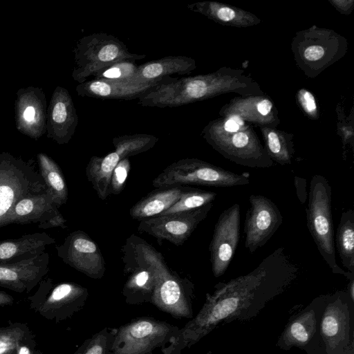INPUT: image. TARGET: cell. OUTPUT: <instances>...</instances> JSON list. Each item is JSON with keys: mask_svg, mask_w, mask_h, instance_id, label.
I'll list each match as a JSON object with an SVG mask.
<instances>
[{"mask_svg": "<svg viewBox=\"0 0 354 354\" xmlns=\"http://www.w3.org/2000/svg\"><path fill=\"white\" fill-rule=\"evenodd\" d=\"M299 267L280 247L250 272L215 286L198 315L180 328L183 345L189 347L221 321L243 315L251 307H261L297 278Z\"/></svg>", "mask_w": 354, "mask_h": 354, "instance_id": "6da1fadb", "label": "cell"}, {"mask_svg": "<svg viewBox=\"0 0 354 354\" xmlns=\"http://www.w3.org/2000/svg\"><path fill=\"white\" fill-rule=\"evenodd\" d=\"M152 269L155 288L152 304L177 318L192 316L193 284L167 266L163 255L145 239L131 234L125 243Z\"/></svg>", "mask_w": 354, "mask_h": 354, "instance_id": "7a4b0ae2", "label": "cell"}, {"mask_svg": "<svg viewBox=\"0 0 354 354\" xmlns=\"http://www.w3.org/2000/svg\"><path fill=\"white\" fill-rule=\"evenodd\" d=\"M180 328L151 317H139L115 328L107 354H180Z\"/></svg>", "mask_w": 354, "mask_h": 354, "instance_id": "3957f363", "label": "cell"}, {"mask_svg": "<svg viewBox=\"0 0 354 354\" xmlns=\"http://www.w3.org/2000/svg\"><path fill=\"white\" fill-rule=\"evenodd\" d=\"M306 209L307 227L319 254L333 274L354 279V274L346 272L337 263L332 214V188L327 179L319 174L310 180Z\"/></svg>", "mask_w": 354, "mask_h": 354, "instance_id": "277c9868", "label": "cell"}, {"mask_svg": "<svg viewBox=\"0 0 354 354\" xmlns=\"http://www.w3.org/2000/svg\"><path fill=\"white\" fill-rule=\"evenodd\" d=\"M226 88L224 73L220 70L163 83L139 97L138 103L159 108L180 106L222 93Z\"/></svg>", "mask_w": 354, "mask_h": 354, "instance_id": "5b68a950", "label": "cell"}, {"mask_svg": "<svg viewBox=\"0 0 354 354\" xmlns=\"http://www.w3.org/2000/svg\"><path fill=\"white\" fill-rule=\"evenodd\" d=\"M248 172L234 173L197 158H183L174 162L152 181L156 188L195 185L228 187L250 183Z\"/></svg>", "mask_w": 354, "mask_h": 354, "instance_id": "8992f818", "label": "cell"}, {"mask_svg": "<svg viewBox=\"0 0 354 354\" xmlns=\"http://www.w3.org/2000/svg\"><path fill=\"white\" fill-rule=\"evenodd\" d=\"M75 80L82 84L97 71L118 62L144 59L129 51L126 44L112 35L93 33L80 39L75 50Z\"/></svg>", "mask_w": 354, "mask_h": 354, "instance_id": "52a82bcc", "label": "cell"}, {"mask_svg": "<svg viewBox=\"0 0 354 354\" xmlns=\"http://www.w3.org/2000/svg\"><path fill=\"white\" fill-rule=\"evenodd\" d=\"M36 292L27 299L30 308L47 320L59 323L80 311L86 304V288L73 282L55 284L50 277L41 279Z\"/></svg>", "mask_w": 354, "mask_h": 354, "instance_id": "ba28073f", "label": "cell"}, {"mask_svg": "<svg viewBox=\"0 0 354 354\" xmlns=\"http://www.w3.org/2000/svg\"><path fill=\"white\" fill-rule=\"evenodd\" d=\"M203 134L215 150L236 164L252 168H269L274 165L266 149L249 130L228 133L216 120L205 127Z\"/></svg>", "mask_w": 354, "mask_h": 354, "instance_id": "9c48e42d", "label": "cell"}, {"mask_svg": "<svg viewBox=\"0 0 354 354\" xmlns=\"http://www.w3.org/2000/svg\"><path fill=\"white\" fill-rule=\"evenodd\" d=\"M46 191L40 174L30 164L8 153L0 155V227L20 199Z\"/></svg>", "mask_w": 354, "mask_h": 354, "instance_id": "30bf717a", "label": "cell"}, {"mask_svg": "<svg viewBox=\"0 0 354 354\" xmlns=\"http://www.w3.org/2000/svg\"><path fill=\"white\" fill-rule=\"evenodd\" d=\"M115 151L103 157L92 156L86 167V176L101 200L109 195L111 178L113 169L123 158H129L152 147L151 137L145 133H136L115 137Z\"/></svg>", "mask_w": 354, "mask_h": 354, "instance_id": "8fae6325", "label": "cell"}, {"mask_svg": "<svg viewBox=\"0 0 354 354\" xmlns=\"http://www.w3.org/2000/svg\"><path fill=\"white\" fill-rule=\"evenodd\" d=\"M213 203L188 212L156 216L140 221L139 232L157 239L166 240L177 246L183 245L198 225L205 219Z\"/></svg>", "mask_w": 354, "mask_h": 354, "instance_id": "7c38bea8", "label": "cell"}, {"mask_svg": "<svg viewBox=\"0 0 354 354\" xmlns=\"http://www.w3.org/2000/svg\"><path fill=\"white\" fill-rule=\"evenodd\" d=\"M244 223L245 247L251 254L263 247L283 223L274 203L263 195L252 194Z\"/></svg>", "mask_w": 354, "mask_h": 354, "instance_id": "4fadbf2b", "label": "cell"}, {"mask_svg": "<svg viewBox=\"0 0 354 354\" xmlns=\"http://www.w3.org/2000/svg\"><path fill=\"white\" fill-rule=\"evenodd\" d=\"M240 205L234 203L221 213L215 224L209 248L215 277L225 272L233 259L240 239Z\"/></svg>", "mask_w": 354, "mask_h": 354, "instance_id": "5bb4252c", "label": "cell"}, {"mask_svg": "<svg viewBox=\"0 0 354 354\" xmlns=\"http://www.w3.org/2000/svg\"><path fill=\"white\" fill-rule=\"evenodd\" d=\"M56 250L58 257L75 270L94 279L104 277V257L98 245L86 232H72Z\"/></svg>", "mask_w": 354, "mask_h": 354, "instance_id": "9a60e30c", "label": "cell"}, {"mask_svg": "<svg viewBox=\"0 0 354 354\" xmlns=\"http://www.w3.org/2000/svg\"><path fill=\"white\" fill-rule=\"evenodd\" d=\"M37 223L40 229L60 227L66 228V219L47 191L27 196L20 199L12 207L3 222L9 224Z\"/></svg>", "mask_w": 354, "mask_h": 354, "instance_id": "2e32d148", "label": "cell"}, {"mask_svg": "<svg viewBox=\"0 0 354 354\" xmlns=\"http://www.w3.org/2000/svg\"><path fill=\"white\" fill-rule=\"evenodd\" d=\"M124 273L127 279L122 288L126 303L152 304L155 278L152 269L125 243L122 248Z\"/></svg>", "mask_w": 354, "mask_h": 354, "instance_id": "e0dca14e", "label": "cell"}, {"mask_svg": "<svg viewBox=\"0 0 354 354\" xmlns=\"http://www.w3.org/2000/svg\"><path fill=\"white\" fill-rule=\"evenodd\" d=\"M47 252L36 257L0 264V286L18 293H29L49 271Z\"/></svg>", "mask_w": 354, "mask_h": 354, "instance_id": "ac0fdd59", "label": "cell"}, {"mask_svg": "<svg viewBox=\"0 0 354 354\" xmlns=\"http://www.w3.org/2000/svg\"><path fill=\"white\" fill-rule=\"evenodd\" d=\"M177 77H167L145 83L109 81L91 79L77 86L78 94L103 100H129L139 98L156 86L167 82L175 81Z\"/></svg>", "mask_w": 354, "mask_h": 354, "instance_id": "d6986e66", "label": "cell"}, {"mask_svg": "<svg viewBox=\"0 0 354 354\" xmlns=\"http://www.w3.org/2000/svg\"><path fill=\"white\" fill-rule=\"evenodd\" d=\"M55 239L45 232L25 234L17 239L0 241V264L19 262L42 254L55 243Z\"/></svg>", "mask_w": 354, "mask_h": 354, "instance_id": "ffe728a7", "label": "cell"}, {"mask_svg": "<svg viewBox=\"0 0 354 354\" xmlns=\"http://www.w3.org/2000/svg\"><path fill=\"white\" fill-rule=\"evenodd\" d=\"M196 67V62L191 57L169 55L138 65L136 74L129 82L145 83L170 77L173 74H189Z\"/></svg>", "mask_w": 354, "mask_h": 354, "instance_id": "44dd1931", "label": "cell"}, {"mask_svg": "<svg viewBox=\"0 0 354 354\" xmlns=\"http://www.w3.org/2000/svg\"><path fill=\"white\" fill-rule=\"evenodd\" d=\"M185 187L159 188L138 201L130 209V216L142 221L158 216L172 206L179 198Z\"/></svg>", "mask_w": 354, "mask_h": 354, "instance_id": "7402d4cb", "label": "cell"}, {"mask_svg": "<svg viewBox=\"0 0 354 354\" xmlns=\"http://www.w3.org/2000/svg\"><path fill=\"white\" fill-rule=\"evenodd\" d=\"M343 266L354 274V211L352 209L342 213L335 239Z\"/></svg>", "mask_w": 354, "mask_h": 354, "instance_id": "603a6c76", "label": "cell"}, {"mask_svg": "<svg viewBox=\"0 0 354 354\" xmlns=\"http://www.w3.org/2000/svg\"><path fill=\"white\" fill-rule=\"evenodd\" d=\"M38 160L39 174L59 208L68 200V188L63 173L58 165L45 154L39 153Z\"/></svg>", "mask_w": 354, "mask_h": 354, "instance_id": "cb8c5ba5", "label": "cell"}, {"mask_svg": "<svg viewBox=\"0 0 354 354\" xmlns=\"http://www.w3.org/2000/svg\"><path fill=\"white\" fill-rule=\"evenodd\" d=\"M53 106L52 119L59 127L58 141L60 143H66L74 133L77 124V115L68 92L61 90Z\"/></svg>", "mask_w": 354, "mask_h": 354, "instance_id": "d4e9b609", "label": "cell"}, {"mask_svg": "<svg viewBox=\"0 0 354 354\" xmlns=\"http://www.w3.org/2000/svg\"><path fill=\"white\" fill-rule=\"evenodd\" d=\"M217 196L214 192L197 188L185 187L178 200L169 209L158 216L188 212L213 203Z\"/></svg>", "mask_w": 354, "mask_h": 354, "instance_id": "484cf974", "label": "cell"}, {"mask_svg": "<svg viewBox=\"0 0 354 354\" xmlns=\"http://www.w3.org/2000/svg\"><path fill=\"white\" fill-rule=\"evenodd\" d=\"M266 150L272 161L290 165L295 151L292 138L281 132L269 131L265 133Z\"/></svg>", "mask_w": 354, "mask_h": 354, "instance_id": "4316f807", "label": "cell"}, {"mask_svg": "<svg viewBox=\"0 0 354 354\" xmlns=\"http://www.w3.org/2000/svg\"><path fill=\"white\" fill-rule=\"evenodd\" d=\"M26 323L8 322L0 326V354H14L21 339L30 331Z\"/></svg>", "mask_w": 354, "mask_h": 354, "instance_id": "83f0119b", "label": "cell"}, {"mask_svg": "<svg viewBox=\"0 0 354 354\" xmlns=\"http://www.w3.org/2000/svg\"><path fill=\"white\" fill-rule=\"evenodd\" d=\"M138 65L134 61L125 60L113 63L97 72L92 79L129 82L136 74Z\"/></svg>", "mask_w": 354, "mask_h": 354, "instance_id": "f1b7e54d", "label": "cell"}, {"mask_svg": "<svg viewBox=\"0 0 354 354\" xmlns=\"http://www.w3.org/2000/svg\"><path fill=\"white\" fill-rule=\"evenodd\" d=\"M115 328L105 327L86 339L73 354H107Z\"/></svg>", "mask_w": 354, "mask_h": 354, "instance_id": "f546056e", "label": "cell"}, {"mask_svg": "<svg viewBox=\"0 0 354 354\" xmlns=\"http://www.w3.org/2000/svg\"><path fill=\"white\" fill-rule=\"evenodd\" d=\"M315 321L310 313L292 322L288 328L286 336L293 344L307 343L313 333Z\"/></svg>", "mask_w": 354, "mask_h": 354, "instance_id": "4dcf8cb0", "label": "cell"}, {"mask_svg": "<svg viewBox=\"0 0 354 354\" xmlns=\"http://www.w3.org/2000/svg\"><path fill=\"white\" fill-rule=\"evenodd\" d=\"M131 170V163L129 158L122 159L113 171L109 192L110 194L118 195L124 189L129 173Z\"/></svg>", "mask_w": 354, "mask_h": 354, "instance_id": "1f68e13d", "label": "cell"}, {"mask_svg": "<svg viewBox=\"0 0 354 354\" xmlns=\"http://www.w3.org/2000/svg\"><path fill=\"white\" fill-rule=\"evenodd\" d=\"M342 317L335 308H330L324 314L321 329L323 335L328 339L335 338L342 329Z\"/></svg>", "mask_w": 354, "mask_h": 354, "instance_id": "d6a6232c", "label": "cell"}, {"mask_svg": "<svg viewBox=\"0 0 354 354\" xmlns=\"http://www.w3.org/2000/svg\"><path fill=\"white\" fill-rule=\"evenodd\" d=\"M14 354H41L37 346L35 335L32 330L19 343Z\"/></svg>", "mask_w": 354, "mask_h": 354, "instance_id": "836d02e7", "label": "cell"}, {"mask_svg": "<svg viewBox=\"0 0 354 354\" xmlns=\"http://www.w3.org/2000/svg\"><path fill=\"white\" fill-rule=\"evenodd\" d=\"M299 101L303 109L310 116H317V107L313 95L306 89L299 92Z\"/></svg>", "mask_w": 354, "mask_h": 354, "instance_id": "e575fe53", "label": "cell"}, {"mask_svg": "<svg viewBox=\"0 0 354 354\" xmlns=\"http://www.w3.org/2000/svg\"><path fill=\"white\" fill-rule=\"evenodd\" d=\"M326 54L325 48L321 44H310L305 48L303 56L306 61L314 62L322 59Z\"/></svg>", "mask_w": 354, "mask_h": 354, "instance_id": "d590c367", "label": "cell"}, {"mask_svg": "<svg viewBox=\"0 0 354 354\" xmlns=\"http://www.w3.org/2000/svg\"><path fill=\"white\" fill-rule=\"evenodd\" d=\"M294 184L296 189V194L299 202L304 204L308 198L306 190V180L301 177L295 176Z\"/></svg>", "mask_w": 354, "mask_h": 354, "instance_id": "8d00e7d4", "label": "cell"}, {"mask_svg": "<svg viewBox=\"0 0 354 354\" xmlns=\"http://www.w3.org/2000/svg\"><path fill=\"white\" fill-rule=\"evenodd\" d=\"M272 105L273 104L270 100L265 98L257 103V109L259 114L262 116H266L270 113L272 109Z\"/></svg>", "mask_w": 354, "mask_h": 354, "instance_id": "74e56055", "label": "cell"}, {"mask_svg": "<svg viewBox=\"0 0 354 354\" xmlns=\"http://www.w3.org/2000/svg\"><path fill=\"white\" fill-rule=\"evenodd\" d=\"M15 302L14 297L8 293L0 290V307L12 306Z\"/></svg>", "mask_w": 354, "mask_h": 354, "instance_id": "f35d334b", "label": "cell"}, {"mask_svg": "<svg viewBox=\"0 0 354 354\" xmlns=\"http://www.w3.org/2000/svg\"><path fill=\"white\" fill-rule=\"evenodd\" d=\"M35 109L32 106H28L26 108L24 113V118L28 121H31L34 119Z\"/></svg>", "mask_w": 354, "mask_h": 354, "instance_id": "ab89813d", "label": "cell"}, {"mask_svg": "<svg viewBox=\"0 0 354 354\" xmlns=\"http://www.w3.org/2000/svg\"><path fill=\"white\" fill-rule=\"evenodd\" d=\"M348 292L350 293L352 300L354 299V279L350 280L348 284Z\"/></svg>", "mask_w": 354, "mask_h": 354, "instance_id": "60d3db41", "label": "cell"}]
</instances>
